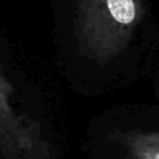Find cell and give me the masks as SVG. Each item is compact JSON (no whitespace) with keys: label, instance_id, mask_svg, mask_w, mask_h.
Masks as SVG:
<instances>
[{"label":"cell","instance_id":"1","mask_svg":"<svg viewBox=\"0 0 159 159\" xmlns=\"http://www.w3.org/2000/svg\"><path fill=\"white\" fill-rule=\"evenodd\" d=\"M11 86L0 71V153L6 159H20L26 148L22 124L10 107Z\"/></svg>","mask_w":159,"mask_h":159},{"label":"cell","instance_id":"2","mask_svg":"<svg viewBox=\"0 0 159 159\" xmlns=\"http://www.w3.org/2000/svg\"><path fill=\"white\" fill-rule=\"evenodd\" d=\"M108 7L113 17L122 22V24H129L134 19L135 10L134 4L132 0H107Z\"/></svg>","mask_w":159,"mask_h":159},{"label":"cell","instance_id":"3","mask_svg":"<svg viewBox=\"0 0 159 159\" xmlns=\"http://www.w3.org/2000/svg\"><path fill=\"white\" fill-rule=\"evenodd\" d=\"M154 159H159V153H157V154H155V157H154Z\"/></svg>","mask_w":159,"mask_h":159}]
</instances>
